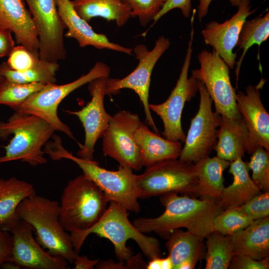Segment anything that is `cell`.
<instances>
[{
  "label": "cell",
  "instance_id": "6da1fadb",
  "mask_svg": "<svg viewBox=\"0 0 269 269\" xmlns=\"http://www.w3.org/2000/svg\"><path fill=\"white\" fill-rule=\"evenodd\" d=\"M160 199L165 207L162 214L133 221V225L141 233L154 232L164 236L184 228L203 240L215 231L214 220L223 210L219 201L211 198L200 200L170 192L160 195Z\"/></svg>",
  "mask_w": 269,
  "mask_h": 269
},
{
  "label": "cell",
  "instance_id": "7a4b0ae2",
  "mask_svg": "<svg viewBox=\"0 0 269 269\" xmlns=\"http://www.w3.org/2000/svg\"><path fill=\"white\" fill-rule=\"evenodd\" d=\"M52 138L45 145L44 151L52 160L64 158L73 161L84 175L101 188L109 202H115L129 211L139 212V194L136 184V174L133 173V170L120 165L116 171L106 169L94 160H88L73 155L64 148L59 136L54 134Z\"/></svg>",
  "mask_w": 269,
  "mask_h": 269
},
{
  "label": "cell",
  "instance_id": "3957f363",
  "mask_svg": "<svg viewBox=\"0 0 269 269\" xmlns=\"http://www.w3.org/2000/svg\"><path fill=\"white\" fill-rule=\"evenodd\" d=\"M110 202L103 215L95 225L84 232L70 234L75 252L79 254L87 237L95 234L111 242L119 261L126 262L133 255L131 249L127 246V241L131 239L136 242L148 259L160 257L161 250L157 239L145 235L131 223L126 208L115 202Z\"/></svg>",
  "mask_w": 269,
  "mask_h": 269
},
{
  "label": "cell",
  "instance_id": "277c9868",
  "mask_svg": "<svg viewBox=\"0 0 269 269\" xmlns=\"http://www.w3.org/2000/svg\"><path fill=\"white\" fill-rule=\"evenodd\" d=\"M56 130L47 121L32 114L15 111L6 122L0 121V139L13 137L4 147L0 163L14 160L32 166L47 163L43 147Z\"/></svg>",
  "mask_w": 269,
  "mask_h": 269
},
{
  "label": "cell",
  "instance_id": "5b68a950",
  "mask_svg": "<svg viewBox=\"0 0 269 269\" xmlns=\"http://www.w3.org/2000/svg\"><path fill=\"white\" fill-rule=\"evenodd\" d=\"M16 215L31 226L36 241L49 254L73 264L79 254L61 223L59 202L35 194L18 205Z\"/></svg>",
  "mask_w": 269,
  "mask_h": 269
},
{
  "label": "cell",
  "instance_id": "8992f818",
  "mask_svg": "<svg viewBox=\"0 0 269 269\" xmlns=\"http://www.w3.org/2000/svg\"><path fill=\"white\" fill-rule=\"evenodd\" d=\"M108 202L101 188L82 173L63 190L59 203L61 223L70 235L87 231L102 217Z\"/></svg>",
  "mask_w": 269,
  "mask_h": 269
},
{
  "label": "cell",
  "instance_id": "52a82bcc",
  "mask_svg": "<svg viewBox=\"0 0 269 269\" xmlns=\"http://www.w3.org/2000/svg\"><path fill=\"white\" fill-rule=\"evenodd\" d=\"M110 72L109 65L98 61L87 73L73 82L60 85L46 84L13 110L36 115L49 123L56 131L65 134L76 141L70 128L59 119L58 106L64 99L77 89L97 78L109 77Z\"/></svg>",
  "mask_w": 269,
  "mask_h": 269
},
{
  "label": "cell",
  "instance_id": "ba28073f",
  "mask_svg": "<svg viewBox=\"0 0 269 269\" xmlns=\"http://www.w3.org/2000/svg\"><path fill=\"white\" fill-rule=\"evenodd\" d=\"M197 182L194 164L177 158L157 162L136 177L139 198L143 199L170 192L195 193Z\"/></svg>",
  "mask_w": 269,
  "mask_h": 269
},
{
  "label": "cell",
  "instance_id": "9c48e42d",
  "mask_svg": "<svg viewBox=\"0 0 269 269\" xmlns=\"http://www.w3.org/2000/svg\"><path fill=\"white\" fill-rule=\"evenodd\" d=\"M169 39L164 36L159 37L153 48L149 50L144 44H138L133 51L138 65L134 70L122 79L107 78L106 95H116L122 89L133 90L139 97L143 105L146 123L159 134L149 108L148 96L152 70L162 55L169 48Z\"/></svg>",
  "mask_w": 269,
  "mask_h": 269
},
{
  "label": "cell",
  "instance_id": "30bf717a",
  "mask_svg": "<svg viewBox=\"0 0 269 269\" xmlns=\"http://www.w3.org/2000/svg\"><path fill=\"white\" fill-rule=\"evenodd\" d=\"M191 30L186 54L176 84L168 99L159 104H149L150 110L155 113L162 121L165 138L173 141H184L186 135L181 125V115L185 104L195 96L199 90V81L188 73L192 53L194 31L193 20L191 19Z\"/></svg>",
  "mask_w": 269,
  "mask_h": 269
},
{
  "label": "cell",
  "instance_id": "8fae6325",
  "mask_svg": "<svg viewBox=\"0 0 269 269\" xmlns=\"http://www.w3.org/2000/svg\"><path fill=\"white\" fill-rule=\"evenodd\" d=\"M198 58L199 69L193 70L192 76L203 83L214 103L216 112L229 118H242L236 102V89L232 86L229 67L213 50H202Z\"/></svg>",
  "mask_w": 269,
  "mask_h": 269
},
{
  "label": "cell",
  "instance_id": "7c38bea8",
  "mask_svg": "<svg viewBox=\"0 0 269 269\" xmlns=\"http://www.w3.org/2000/svg\"><path fill=\"white\" fill-rule=\"evenodd\" d=\"M142 123L137 114L128 111L121 110L110 115L102 137L104 154L116 160L120 166L140 170L143 166L134 134Z\"/></svg>",
  "mask_w": 269,
  "mask_h": 269
},
{
  "label": "cell",
  "instance_id": "4fadbf2b",
  "mask_svg": "<svg viewBox=\"0 0 269 269\" xmlns=\"http://www.w3.org/2000/svg\"><path fill=\"white\" fill-rule=\"evenodd\" d=\"M200 102L197 114L191 120L190 128L179 159L195 163L209 156L217 142V128L221 115L213 112L212 100L203 83L199 81Z\"/></svg>",
  "mask_w": 269,
  "mask_h": 269
},
{
  "label": "cell",
  "instance_id": "5bb4252c",
  "mask_svg": "<svg viewBox=\"0 0 269 269\" xmlns=\"http://www.w3.org/2000/svg\"><path fill=\"white\" fill-rule=\"evenodd\" d=\"M35 21L41 60L58 63L66 56L64 44L66 26L57 9L54 0H26Z\"/></svg>",
  "mask_w": 269,
  "mask_h": 269
},
{
  "label": "cell",
  "instance_id": "9a60e30c",
  "mask_svg": "<svg viewBox=\"0 0 269 269\" xmlns=\"http://www.w3.org/2000/svg\"><path fill=\"white\" fill-rule=\"evenodd\" d=\"M107 78H97L89 83L88 89L91 100L82 109L65 111L77 116L84 129V143L77 152V156L84 159L94 160L95 144L108 126L110 115L106 112L104 103Z\"/></svg>",
  "mask_w": 269,
  "mask_h": 269
},
{
  "label": "cell",
  "instance_id": "2e32d148",
  "mask_svg": "<svg viewBox=\"0 0 269 269\" xmlns=\"http://www.w3.org/2000/svg\"><path fill=\"white\" fill-rule=\"evenodd\" d=\"M12 239V251L10 261L21 268L29 269H66L68 262L45 251L33 236L31 226L17 217L5 230Z\"/></svg>",
  "mask_w": 269,
  "mask_h": 269
},
{
  "label": "cell",
  "instance_id": "e0dca14e",
  "mask_svg": "<svg viewBox=\"0 0 269 269\" xmlns=\"http://www.w3.org/2000/svg\"><path fill=\"white\" fill-rule=\"evenodd\" d=\"M251 0H241L237 12L223 23L211 21L201 31L205 43L212 46L229 68H233L237 54L233 52L246 18L256 11L251 10Z\"/></svg>",
  "mask_w": 269,
  "mask_h": 269
},
{
  "label": "cell",
  "instance_id": "ac0fdd59",
  "mask_svg": "<svg viewBox=\"0 0 269 269\" xmlns=\"http://www.w3.org/2000/svg\"><path fill=\"white\" fill-rule=\"evenodd\" d=\"M263 84L261 82L256 86L249 85L245 93L239 92L236 96L238 110L249 133L250 154L258 145L269 151V114L260 92Z\"/></svg>",
  "mask_w": 269,
  "mask_h": 269
},
{
  "label": "cell",
  "instance_id": "d6986e66",
  "mask_svg": "<svg viewBox=\"0 0 269 269\" xmlns=\"http://www.w3.org/2000/svg\"><path fill=\"white\" fill-rule=\"evenodd\" d=\"M58 14L68 31L65 36L77 40L81 47L92 46L132 55L133 49L111 42L107 36L94 31L74 10L71 0H54Z\"/></svg>",
  "mask_w": 269,
  "mask_h": 269
},
{
  "label": "cell",
  "instance_id": "ffe728a7",
  "mask_svg": "<svg viewBox=\"0 0 269 269\" xmlns=\"http://www.w3.org/2000/svg\"><path fill=\"white\" fill-rule=\"evenodd\" d=\"M0 27L13 33L17 43L38 51L37 27L23 0H0Z\"/></svg>",
  "mask_w": 269,
  "mask_h": 269
},
{
  "label": "cell",
  "instance_id": "44dd1931",
  "mask_svg": "<svg viewBox=\"0 0 269 269\" xmlns=\"http://www.w3.org/2000/svg\"><path fill=\"white\" fill-rule=\"evenodd\" d=\"M219 127L214 147L217 157L231 162L250 153L249 133L242 118L221 116Z\"/></svg>",
  "mask_w": 269,
  "mask_h": 269
},
{
  "label": "cell",
  "instance_id": "7402d4cb",
  "mask_svg": "<svg viewBox=\"0 0 269 269\" xmlns=\"http://www.w3.org/2000/svg\"><path fill=\"white\" fill-rule=\"evenodd\" d=\"M229 172L233 176L232 183L224 187L219 203L223 210L240 206L261 193L249 174L248 163L238 157L231 161Z\"/></svg>",
  "mask_w": 269,
  "mask_h": 269
},
{
  "label": "cell",
  "instance_id": "603a6c76",
  "mask_svg": "<svg viewBox=\"0 0 269 269\" xmlns=\"http://www.w3.org/2000/svg\"><path fill=\"white\" fill-rule=\"evenodd\" d=\"M143 166L149 167L157 162L179 156L182 144L180 141H173L161 137L151 132L143 123L134 134Z\"/></svg>",
  "mask_w": 269,
  "mask_h": 269
},
{
  "label": "cell",
  "instance_id": "cb8c5ba5",
  "mask_svg": "<svg viewBox=\"0 0 269 269\" xmlns=\"http://www.w3.org/2000/svg\"><path fill=\"white\" fill-rule=\"evenodd\" d=\"M235 252L255 260L269 257V217L254 220L230 235Z\"/></svg>",
  "mask_w": 269,
  "mask_h": 269
},
{
  "label": "cell",
  "instance_id": "d4e9b609",
  "mask_svg": "<svg viewBox=\"0 0 269 269\" xmlns=\"http://www.w3.org/2000/svg\"><path fill=\"white\" fill-rule=\"evenodd\" d=\"M71 3L78 15L87 22L100 17L115 21L120 27L132 17L127 0H73Z\"/></svg>",
  "mask_w": 269,
  "mask_h": 269
},
{
  "label": "cell",
  "instance_id": "484cf974",
  "mask_svg": "<svg viewBox=\"0 0 269 269\" xmlns=\"http://www.w3.org/2000/svg\"><path fill=\"white\" fill-rule=\"evenodd\" d=\"M230 162L207 156L194 164L197 176L195 193L219 201L224 189L223 172Z\"/></svg>",
  "mask_w": 269,
  "mask_h": 269
},
{
  "label": "cell",
  "instance_id": "4316f807",
  "mask_svg": "<svg viewBox=\"0 0 269 269\" xmlns=\"http://www.w3.org/2000/svg\"><path fill=\"white\" fill-rule=\"evenodd\" d=\"M36 194L33 185L12 176L0 178V228L4 230L17 218L16 210L26 198Z\"/></svg>",
  "mask_w": 269,
  "mask_h": 269
},
{
  "label": "cell",
  "instance_id": "83f0119b",
  "mask_svg": "<svg viewBox=\"0 0 269 269\" xmlns=\"http://www.w3.org/2000/svg\"><path fill=\"white\" fill-rule=\"evenodd\" d=\"M166 247L170 258L173 269L186 260H193L198 262L203 251V240L189 231H183L178 229L169 234Z\"/></svg>",
  "mask_w": 269,
  "mask_h": 269
},
{
  "label": "cell",
  "instance_id": "f1b7e54d",
  "mask_svg": "<svg viewBox=\"0 0 269 269\" xmlns=\"http://www.w3.org/2000/svg\"><path fill=\"white\" fill-rule=\"evenodd\" d=\"M269 36V11L264 15H259L252 20H246L244 23L236 45L240 49H243L242 54L236 63V87L241 64L247 52L254 44L258 45L259 49L261 44L266 41Z\"/></svg>",
  "mask_w": 269,
  "mask_h": 269
},
{
  "label": "cell",
  "instance_id": "f546056e",
  "mask_svg": "<svg viewBox=\"0 0 269 269\" xmlns=\"http://www.w3.org/2000/svg\"><path fill=\"white\" fill-rule=\"evenodd\" d=\"M59 68L58 63L49 62L40 59L32 68L18 72L10 68L6 62H3L0 64V76L10 81L21 84H56V72Z\"/></svg>",
  "mask_w": 269,
  "mask_h": 269
},
{
  "label": "cell",
  "instance_id": "4dcf8cb0",
  "mask_svg": "<svg viewBox=\"0 0 269 269\" xmlns=\"http://www.w3.org/2000/svg\"><path fill=\"white\" fill-rule=\"evenodd\" d=\"M206 238L205 269H228L234 252L230 235H224L214 231Z\"/></svg>",
  "mask_w": 269,
  "mask_h": 269
},
{
  "label": "cell",
  "instance_id": "1f68e13d",
  "mask_svg": "<svg viewBox=\"0 0 269 269\" xmlns=\"http://www.w3.org/2000/svg\"><path fill=\"white\" fill-rule=\"evenodd\" d=\"M45 85L42 83H18L0 76V105H6L14 110Z\"/></svg>",
  "mask_w": 269,
  "mask_h": 269
},
{
  "label": "cell",
  "instance_id": "d6a6232c",
  "mask_svg": "<svg viewBox=\"0 0 269 269\" xmlns=\"http://www.w3.org/2000/svg\"><path fill=\"white\" fill-rule=\"evenodd\" d=\"M253 221L236 207L227 208L215 217L214 228L224 235H231L244 229Z\"/></svg>",
  "mask_w": 269,
  "mask_h": 269
},
{
  "label": "cell",
  "instance_id": "836d02e7",
  "mask_svg": "<svg viewBox=\"0 0 269 269\" xmlns=\"http://www.w3.org/2000/svg\"><path fill=\"white\" fill-rule=\"evenodd\" d=\"M248 163L252 171V179L261 190L269 191V151L257 146L251 153Z\"/></svg>",
  "mask_w": 269,
  "mask_h": 269
},
{
  "label": "cell",
  "instance_id": "e575fe53",
  "mask_svg": "<svg viewBox=\"0 0 269 269\" xmlns=\"http://www.w3.org/2000/svg\"><path fill=\"white\" fill-rule=\"evenodd\" d=\"M132 9V17H137L140 25L146 26L159 12L166 0H127Z\"/></svg>",
  "mask_w": 269,
  "mask_h": 269
},
{
  "label": "cell",
  "instance_id": "d590c367",
  "mask_svg": "<svg viewBox=\"0 0 269 269\" xmlns=\"http://www.w3.org/2000/svg\"><path fill=\"white\" fill-rule=\"evenodd\" d=\"M39 60L38 51H32L20 45L14 47L6 63L11 69L23 72L32 68Z\"/></svg>",
  "mask_w": 269,
  "mask_h": 269
},
{
  "label": "cell",
  "instance_id": "8d00e7d4",
  "mask_svg": "<svg viewBox=\"0 0 269 269\" xmlns=\"http://www.w3.org/2000/svg\"><path fill=\"white\" fill-rule=\"evenodd\" d=\"M236 208L253 220L269 217V191L257 195Z\"/></svg>",
  "mask_w": 269,
  "mask_h": 269
},
{
  "label": "cell",
  "instance_id": "74e56055",
  "mask_svg": "<svg viewBox=\"0 0 269 269\" xmlns=\"http://www.w3.org/2000/svg\"><path fill=\"white\" fill-rule=\"evenodd\" d=\"M269 268V257L257 260L234 251L228 269H268Z\"/></svg>",
  "mask_w": 269,
  "mask_h": 269
},
{
  "label": "cell",
  "instance_id": "f35d334b",
  "mask_svg": "<svg viewBox=\"0 0 269 269\" xmlns=\"http://www.w3.org/2000/svg\"><path fill=\"white\" fill-rule=\"evenodd\" d=\"M174 8H179L183 15L188 18L192 8L191 0H166L161 10L153 18L151 26L162 16Z\"/></svg>",
  "mask_w": 269,
  "mask_h": 269
},
{
  "label": "cell",
  "instance_id": "ab89813d",
  "mask_svg": "<svg viewBox=\"0 0 269 269\" xmlns=\"http://www.w3.org/2000/svg\"><path fill=\"white\" fill-rule=\"evenodd\" d=\"M12 251V239L10 233L0 228V267L10 260Z\"/></svg>",
  "mask_w": 269,
  "mask_h": 269
},
{
  "label": "cell",
  "instance_id": "60d3db41",
  "mask_svg": "<svg viewBox=\"0 0 269 269\" xmlns=\"http://www.w3.org/2000/svg\"><path fill=\"white\" fill-rule=\"evenodd\" d=\"M14 47L11 32L7 29L0 28V57L8 56Z\"/></svg>",
  "mask_w": 269,
  "mask_h": 269
},
{
  "label": "cell",
  "instance_id": "b9f144b4",
  "mask_svg": "<svg viewBox=\"0 0 269 269\" xmlns=\"http://www.w3.org/2000/svg\"><path fill=\"white\" fill-rule=\"evenodd\" d=\"M99 259L90 260L86 256L78 255L74 259L73 264L75 269H93L98 263Z\"/></svg>",
  "mask_w": 269,
  "mask_h": 269
},
{
  "label": "cell",
  "instance_id": "7bdbcfd3",
  "mask_svg": "<svg viewBox=\"0 0 269 269\" xmlns=\"http://www.w3.org/2000/svg\"><path fill=\"white\" fill-rule=\"evenodd\" d=\"M213 0H199L198 7V19L201 22L203 18L208 13L209 5ZM233 6L239 5L241 0H229Z\"/></svg>",
  "mask_w": 269,
  "mask_h": 269
},
{
  "label": "cell",
  "instance_id": "ee69618b",
  "mask_svg": "<svg viewBox=\"0 0 269 269\" xmlns=\"http://www.w3.org/2000/svg\"><path fill=\"white\" fill-rule=\"evenodd\" d=\"M95 267L98 269H127L125 262L119 261L116 262L112 259L99 260Z\"/></svg>",
  "mask_w": 269,
  "mask_h": 269
},
{
  "label": "cell",
  "instance_id": "f6af8a7d",
  "mask_svg": "<svg viewBox=\"0 0 269 269\" xmlns=\"http://www.w3.org/2000/svg\"><path fill=\"white\" fill-rule=\"evenodd\" d=\"M126 263L127 269H146V265L142 260L140 254L135 256H132Z\"/></svg>",
  "mask_w": 269,
  "mask_h": 269
},
{
  "label": "cell",
  "instance_id": "bcb514c9",
  "mask_svg": "<svg viewBox=\"0 0 269 269\" xmlns=\"http://www.w3.org/2000/svg\"><path fill=\"white\" fill-rule=\"evenodd\" d=\"M148 263L146 265L147 269H161V258L156 257L149 260Z\"/></svg>",
  "mask_w": 269,
  "mask_h": 269
},
{
  "label": "cell",
  "instance_id": "7dc6e473",
  "mask_svg": "<svg viewBox=\"0 0 269 269\" xmlns=\"http://www.w3.org/2000/svg\"><path fill=\"white\" fill-rule=\"evenodd\" d=\"M0 268L5 269H19L21 267L13 261L8 260L4 262L0 266Z\"/></svg>",
  "mask_w": 269,
  "mask_h": 269
},
{
  "label": "cell",
  "instance_id": "c3c4849f",
  "mask_svg": "<svg viewBox=\"0 0 269 269\" xmlns=\"http://www.w3.org/2000/svg\"><path fill=\"white\" fill-rule=\"evenodd\" d=\"M161 269H173L172 263L168 256L165 258H161Z\"/></svg>",
  "mask_w": 269,
  "mask_h": 269
},
{
  "label": "cell",
  "instance_id": "681fc988",
  "mask_svg": "<svg viewBox=\"0 0 269 269\" xmlns=\"http://www.w3.org/2000/svg\"></svg>",
  "mask_w": 269,
  "mask_h": 269
}]
</instances>
